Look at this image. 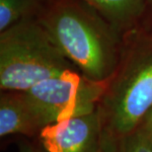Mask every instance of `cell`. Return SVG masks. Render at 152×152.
Listing matches in <instances>:
<instances>
[{"instance_id": "cell-1", "label": "cell", "mask_w": 152, "mask_h": 152, "mask_svg": "<svg viewBox=\"0 0 152 152\" xmlns=\"http://www.w3.org/2000/svg\"><path fill=\"white\" fill-rule=\"evenodd\" d=\"M69 70L67 58L39 21L22 19L0 35V86L25 92Z\"/></svg>"}, {"instance_id": "cell-2", "label": "cell", "mask_w": 152, "mask_h": 152, "mask_svg": "<svg viewBox=\"0 0 152 152\" xmlns=\"http://www.w3.org/2000/svg\"><path fill=\"white\" fill-rule=\"evenodd\" d=\"M62 54L89 79L101 82L115 61L108 34L87 13L70 4H58L39 21Z\"/></svg>"}, {"instance_id": "cell-3", "label": "cell", "mask_w": 152, "mask_h": 152, "mask_svg": "<svg viewBox=\"0 0 152 152\" xmlns=\"http://www.w3.org/2000/svg\"><path fill=\"white\" fill-rule=\"evenodd\" d=\"M102 91L100 81L85 80L69 69L22 93L36 124L42 129L65 118L93 113Z\"/></svg>"}, {"instance_id": "cell-4", "label": "cell", "mask_w": 152, "mask_h": 152, "mask_svg": "<svg viewBox=\"0 0 152 152\" xmlns=\"http://www.w3.org/2000/svg\"><path fill=\"white\" fill-rule=\"evenodd\" d=\"M152 109V50L141 56L118 88L112 106L115 130L127 135Z\"/></svg>"}, {"instance_id": "cell-5", "label": "cell", "mask_w": 152, "mask_h": 152, "mask_svg": "<svg viewBox=\"0 0 152 152\" xmlns=\"http://www.w3.org/2000/svg\"><path fill=\"white\" fill-rule=\"evenodd\" d=\"M98 129L99 118L93 112L48 124L39 129V138L47 152H88Z\"/></svg>"}, {"instance_id": "cell-6", "label": "cell", "mask_w": 152, "mask_h": 152, "mask_svg": "<svg viewBox=\"0 0 152 152\" xmlns=\"http://www.w3.org/2000/svg\"><path fill=\"white\" fill-rule=\"evenodd\" d=\"M39 127L22 92L4 93L0 98V135L29 134Z\"/></svg>"}, {"instance_id": "cell-7", "label": "cell", "mask_w": 152, "mask_h": 152, "mask_svg": "<svg viewBox=\"0 0 152 152\" xmlns=\"http://www.w3.org/2000/svg\"><path fill=\"white\" fill-rule=\"evenodd\" d=\"M112 19L124 21L135 15L143 0H84Z\"/></svg>"}, {"instance_id": "cell-8", "label": "cell", "mask_w": 152, "mask_h": 152, "mask_svg": "<svg viewBox=\"0 0 152 152\" xmlns=\"http://www.w3.org/2000/svg\"><path fill=\"white\" fill-rule=\"evenodd\" d=\"M27 8L28 0H0V31L24 19Z\"/></svg>"}, {"instance_id": "cell-9", "label": "cell", "mask_w": 152, "mask_h": 152, "mask_svg": "<svg viewBox=\"0 0 152 152\" xmlns=\"http://www.w3.org/2000/svg\"><path fill=\"white\" fill-rule=\"evenodd\" d=\"M124 152H152V134L142 123L127 134Z\"/></svg>"}, {"instance_id": "cell-10", "label": "cell", "mask_w": 152, "mask_h": 152, "mask_svg": "<svg viewBox=\"0 0 152 152\" xmlns=\"http://www.w3.org/2000/svg\"><path fill=\"white\" fill-rule=\"evenodd\" d=\"M142 124L147 127V129L149 130L150 133L152 134V109L149 111V113L146 115V117L142 121Z\"/></svg>"}, {"instance_id": "cell-11", "label": "cell", "mask_w": 152, "mask_h": 152, "mask_svg": "<svg viewBox=\"0 0 152 152\" xmlns=\"http://www.w3.org/2000/svg\"><path fill=\"white\" fill-rule=\"evenodd\" d=\"M20 152H34V150H33L30 146L24 145V146L21 147V151H20Z\"/></svg>"}, {"instance_id": "cell-12", "label": "cell", "mask_w": 152, "mask_h": 152, "mask_svg": "<svg viewBox=\"0 0 152 152\" xmlns=\"http://www.w3.org/2000/svg\"><path fill=\"white\" fill-rule=\"evenodd\" d=\"M98 152H109V149H108V147H107V148H104V149H101Z\"/></svg>"}]
</instances>
